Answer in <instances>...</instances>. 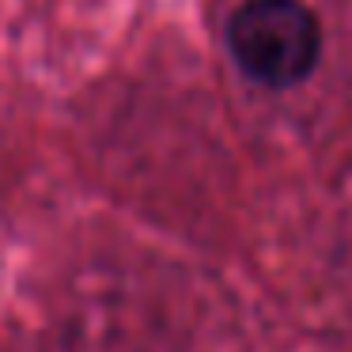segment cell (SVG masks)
Masks as SVG:
<instances>
[{
  "label": "cell",
  "mask_w": 352,
  "mask_h": 352,
  "mask_svg": "<svg viewBox=\"0 0 352 352\" xmlns=\"http://www.w3.org/2000/svg\"><path fill=\"white\" fill-rule=\"evenodd\" d=\"M228 54L246 80L284 91L318 69L322 23L303 0H246L228 19Z\"/></svg>",
  "instance_id": "6da1fadb"
}]
</instances>
